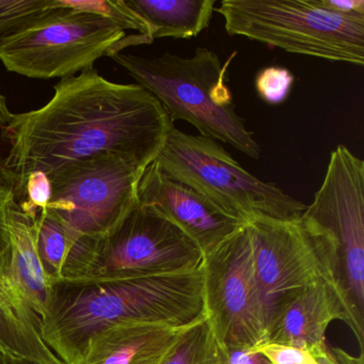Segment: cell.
I'll use <instances>...</instances> for the list:
<instances>
[{"label": "cell", "instance_id": "24", "mask_svg": "<svg viewBox=\"0 0 364 364\" xmlns=\"http://www.w3.org/2000/svg\"><path fill=\"white\" fill-rule=\"evenodd\" d=\"M16 200L14 188L7 180L0 176V272H6L11 265L12 244L8 228V206Z\"/></svg>", "mask_w": 364, "mask_h": 364}, {"label": "cell", "instance_id": "22", "mask_svg": "<svg viewBox=\"0 0 364 364\" xmlns=\"http://www.w3.org/2000/svg\"><path fill=\"white\" fill-rule=\"evenodd\" d=\"M294 76L284 68L269 67L262 70L255 80L259 97L268 104H281L291 91Z\"/></svg>", "mask_w": 364, "mask_h": 364}, {"label": "cell", "instance_id": "21", "mask_svg": "<svg viewBox=\"0 0 364 364\" xmlns=\"http://www.w3.org/2000/svg\"><path fill=\"white\" fill-rule=\"evenodd\" d=\"M59 5L63 8L76 10V11L89 12V14H99L109 18L112 22L118 24L124 31H136L140 33L144 44H150L148 40V27L146 23L125 4L124 0H102V1H93V0H58Z\"/></svg>", "mask_w": 364, "mask_h": 364}, {"label": "cell", "instance_id": "28", "mask_svg": "<svg viewBox=\"0 0 364 364\" xmlns=\"http://www.w3.org/2000/svg\"><path fill=\"white\" fill-rule=\"evenodd\" d=\"M319 362L321 364H364L363 353L359 358L351 357L343 349L330 347L327 358Z\"/></svg>", "mask_w": 364, "mask_h": 364}, {"label": "cell", "instance_id": "12", "mask_svg": "<svg viewBox=\"0 0 364 364\" xmlns=\"http://www.w3.org/2000/svg\"><path fill=\"white\" fill-rule=\"evenodd\" d=\"M137 197L139 203L153 206L178 225L197 242L204 255L247 223L230 216L205 196L166 173L156 161L144 169Z\"/></svg>", "mask_w": 364, "mask_h": 364}, {"label": "cell", "instance_id": "16", "mask_svg": "<svg viewBox=\"0 0 364 364\" xmlns=\"http://www.w3.org/2000/svg\"><path fill=\"white\" fill-rule=\"evenodd\" d=\"M8 228L11 237V265L6 276L24 295L29 306L42 316L48 304L50 283L40 263L36 219L21 210L14 200L8 206Z\"/></svg>", "mask_w": 364, "mask_h": 364}, {"label": "cell", "instance_id": "26", "mask_svg": "<svg viewBox=\"0 0 364 364\" xmlns=\"http://www.w3.org/2000/svg\"><path fill=\"white\" fill-rule=\"evenodd\" d=\"M220 351L221 364H272L265 355L255 347L220 346Z\"/></svg>", "mask_w": 364, "mask_h": 364}, {"label": "cell", "instance_id": "13", "mask_svg": "<svg viewBox=\"0 0 364 364\" xmlns=\"http://www.w3.org/2000/svg\"><path fill=\"white\" fill-rule=\"evenodd\" d=\"M333 321L353 327L338 291L328 279H321L279 311L268 328L266 342L306 349L321 361L329 353L326 331Z\"/></svg>", "mask_w": 364, "mask_h": 364}, {"label": "cell", "instance_id": "10", "mask_svg": "<svg viewBox=\"0 0 364 364\" xmlns=\"http://www.w3.org/2000/svg\"><path fill=\"white\" fill-rule=\"evenodd\" d=\"M206 316L221 347H257L267 327L255 274L248 223L204 255Z\"/></svg>", "mask_w": 364, "mask_h": 364}, {"label": "cell", "instance_id": "11", "mask_svg": "<svg viewBox=\"0 0 364 364\" xmlns=\"http://www.w3.org/2000/svg\"><path fill=\"white\" fill-rule=\"evenodd\" d=\"M248 225L268 331L283 306L317 281L328 278L318 234L302 217L289 221L259 218Z\"/></svg>", "mask_w": 364, "mask_h": 364}, {"label": "cell", "instance_id": "23", "mask_svg": "<svg viewBox=\"0 0 364 364\" xmlns=\"http://www.w3.org/2000/svg\"><path fill=\"white\" fill-rule=\"evenodd\" d=\"M52 184L48 174L42 171L33 172L27 176L22 197L18 203L25 214L37 219L40 213L48 208Z\"/></svg>", "mask_w": 364, "mask_h": 364}, {"label": "cell", "instance_id": "7", "mask_svg": "<svg viewBox=\"0 0 364 364\" xmlns=\"http://www.w3.org/2000/svg\"><path fill=\"white\" fill-rule=\"evenodd\" d=\"M155 161L166 173L245 223L259 218L294 220L306 208L274 183L249 173L210 138L189 135L173 127Z\"/></svg>", "mask_w": 364, "mask_h": 364}, {"label": "cell", "instance_id": "2", "mask_svg": "<svg viewBox=\"0 0 364 364\" xmlns=\"http://www.w3.org/2000/svg\"><path fill=\"white\" fill-rule=\"evenodd\" d=\"M205 316L202 267L140 278L61 280L50 287L42 336L63 363L73 364L89 338L110 326L151 323L185 329Z\"/></svg>", "mask_w": 364, "mask_h": 364}, {"label": "cell", "instance_id": "8", "mask_svg": "<svg viewBox=\"0 0 364 364\" xmlns=\"http://www.w3.org/2000/svg\"><path fill=\"white\" fill-rule=\"evenodd\" d=\"M57 9L0 44L7 71L37 80L73 77L97 59L121 52L124 29L105 16Z\"/></svg>", "mask_w": 364, "mask_h": 364}, {"label": "cell", "instance_id": "15", "mask_svg": "<svg viewBox=\"0 0 364 364\" xmlns=\"http://www.w3.org/2000/svg\"><path fill=\"white\" fill-rule=\"evenodd\" d=\"M0 364H65L44 342L41 316L1 272Z\"/></svg>", "mask_w": 364, "mask_h": 364}, {"label": "cell", "instance_id": "27", "mask_svg": "<svg viewBox=\"0 0 364 364\" xmlns=\"http://www.w3.org/2000/svg\"><path fill=\"white\" fill-rule=\"evenodd\" d=\"M321 5L336 14H364V0H319Z\"/></svg>", "mask_w": 364, "mask_h": 364}, {"label": "cell", "instance_id": "9", "mask_svg": "<svg viewBox=\"0 0 364 364\" xmlns=\"http://www.w3.org/2000/svg\"><path fill=\"white\" fill-rule=\"evenodd\" d=\"M146 167L112 153L95 155L48 174L52 196L46 212L78 236L99 237L138 203Z\"/></svg>", "mask_w": 364, "mask_h": 364}, {"label": "cell", "instance_id": "4", "mask_svg": "<svg viewBox=\"0 0 364 364\" xmlns=\"http://www.w3.org/2000/svg\"><path fill=\"white\" fill-rule=\"evenodd\" d=\"M204 255L195 240L159 210L138 202L99 237L80 236L61 272L63 281H102L199 269ZM60 280V281H61Z\"/></svg>", "mask_w": 364, "mask_h": 364}, {"label": "cell", "instance_id": "1", "mask_svg": "<svg viewBox=\"0 0 364 364\" xmlns=\"http://www.w3.org/2000/svg\"><path fill=\"white\" fill-rule=\"evenodd\" d=\"M173 127L146 89L109 82L92 68L61 80L43 107L12 114L4 129L10 151L0 161V176L18 201L29 174H50L95 155L112 153L146 167Z\"/></svg>", "mask_w": 364, "mask_h": 364}, {"label": "cell", "instance_id": "20", "mask_svg": "<svg viewBox=\"0 0 364 364\" xmlns=\"http://www.w3.org/2000/svg\"><path fill=\"white\" fill-rule=\"evenodd\" d=\"M58 7V0H0V44Z\"/></svg>", "mask_w": 364, "mask_h": 364}, {"label": "cell", "instance_id": "29", "mask_svg": "<svg viewBox=\"0 0 364 364\" xmlns=\"http://www.w3.org/2000/svg\"><path fill=\"white\" fill-rule=\"evenodd\" d=\"M12 112L7 106L6 97L0 93V129H5L12 118Z\"/></svg>", "mask_w": 364, "mask_h": 364}, {"label": "cell", "instance_id": "17", "mask_svg": "<svg viewBox=\"0 0 364 364\" xmlns=\"http://www.w3.org/2000/svg\"><path fill=\"white\" fill-rule=\"evenodd\" d=\"M148 27L150 44L155 39L197 37L208 28L216 0H124Z\"/></svg>", "mask_w": 364, "mask_h": 364}, {"label": "cell", "instance_id": "19", "mask_svg": "<svg viewBox=\"0 0 364 364\" xmlns=\"http://www.w3.org/2000/svg\"><path fill=\"white\" fill-rule=\"evenodd\" d=\"M163 364H221L220 346L208 316L182 332Z\"/></svg>", "mask_w": 364, "mask_h": 364}, {"label": "cell", "instance_id": "18", "mask_svg": "<svg viewBox=\"0 0 364 364\" xmlns=\"http://www.w3.org/2000/svg\"><path fill=\"white\" fill-rule=\"evenodd\" d=\"M36 229L40 263L50 287L61 280L65 259L80 236L46 210L36 219Z\"/></svg>", "mask_w": 364, "mask_h": 364}, {"label": "cell", "instance_id": "14", "mask_svg": "<svg viewBox=\"0 0 364 364\" xmlns=\"http://www.w3.org/2000/svg\"><path fill=\"white\" fill-rule=\"evenodd\" d=\"M185 329L117 323L90 336L73 364H163Z\"/></svg>", "mask_w": 364, "mask_h": 364}, {"label": "cell", "instance_id": "5", "mask_svg": "<svg viewBox=\"0 0 364 364\" xmlns=\"http://www.w3.org/2000/svg\"><path fill=\"white\" fill-rule=\"evenodd\" d=\"M301 217L318 233L326 274L363 353L364 161L346 146H336L321 186Z\"/></svg>", "mask_w": 364, "mask_h": 364}, {"label": "cell", "instance_id": "3", "mask_svg": "<svg viewBox=\"0 0 364 364\" xmlns=\"http://www.w3.org/2000/svg\"><path fill=\"white\" fill-rule=\"evenodd\" d=\"M234 55L225 65L206 48H198L188 58L171 53L141 57L120 52L110 57L161 104L172 121H186L202 137L220 140L259 159L261 146L236 112L228 85Z\"/></svg>", "mask_w": 364, "mask_h": 364}, {"label": "cell", "instance_id": "25", "mask_svg": "<svg viewBox=\"0 0 364 364\" xmlns=\"http://www.w3.org/2000/svg\"><path fill=\"white\" fill-rule=\"evenodd\" d=\"M255 348L265 355L272 364H321L310 351L291 345L266 342Z\"/></svg>", "mask_w": 364, "mask_h": 364}, {"label": "cell", "instance_id": "6", "mask_svg": "<svg viewBox=\"0 0 364 364\" xmlns=\"http://www.w3.org/2000/svg\"><path fill=\"white\" fill-rule=\"evenodd\" d=\"M230 36L291 54L362 67L364 14H340L319 0H223L215 9Z\"/></svg>", "mask_w": 364, "mask_h": 364}]
</instances>
